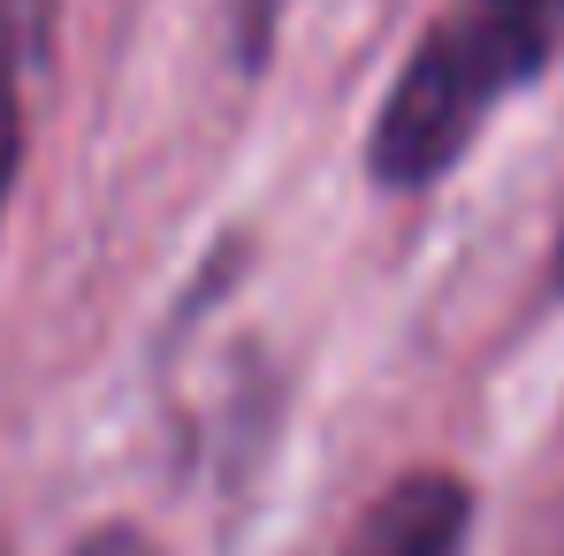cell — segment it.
I'll return each mask as SVG.
<instances>
[{"label": "cell", "mask_w": 564, "mask_h": 556, "mask_svg": "<svg viewBox=\"0 0 564 556\" xmlns=\"http://www.w3.org/2000/svg\"><path fill=\"white\" fill-rule=\"evenodd\" d=\"M557 15H564V0H557Z\"/></svg>", "instance_id": "cell-6"}, {"label": "cell", "mask_w": 564, "mask_h": 556, "mask_svg": "<svg viewBox=\"0 0 564 556\" xmlns=\"http://www.w3.org/2000/svg\"><path fill=\"white\" fill-rule=\"evenodd\" d=\"M557 275H564V237H557Z\"/></svg>", "instance_id": "cell-5"}, {"label": "cell", "mask_w": 564, "mask_h": 556, "mask_svg": "<svg viewBox=\"0 0 564 556\" xmlns=\"http://www.w3.org/2000/svg\"><path fill=\"white\" fill-rule=\"evenodd\" d=\"M466 542H473V488L443 465H420L359 511L344 556H466Z\"/></svg>", "instance_id": "cell-2"}, {"label": "cell", "mask_w": 564, "mask_h": 556, "mask_svg": "<svg viewBox=\"0 0 564 556\" xmlns=\"http://www.w3.org/2000/svg\"><path fill=\"white\" fill-rule=\"evenodd\" d=\"M557 0H451L420 46L404 54L397 85L367 130V176L381 190H427L473 153L480 122L511 92L542 77L557 54Z\"/></svg>", "instance_id": "cell-1"}, {"label": "cell", "mask_w": 564, "mask_h": 556, "mask_svg": "<svg viewBox=\"0 0 564 556\" xmlns=\"http://www.w3.org/2000/svg\"><path fill=\"white\" fill-rule=\"evenodd\" d=\"M69 556H161V549H153V534H145V526H122V519H115V526H93Z\"/></svg>", "instance_id": "cell-4"}, {"label": "cell", "mask_w": 564, "mask_h": 556, "mask_svg": "<svg viewBox=\"0 0 564 556\" xmlns=\"http://www.w3.org/2000/svg\"><path fill=\"white\" fill-rule=\"evenodd\" d=\"M15 161H23V85H15V39L0 31V206L15 184Z\"/></svg>", "instance_id": "cell-3"}]
</instances>
